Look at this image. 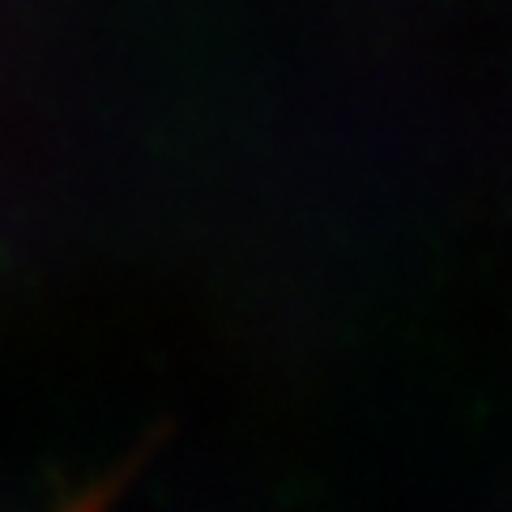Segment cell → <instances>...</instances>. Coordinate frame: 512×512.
Segmentation results:
<instances>
[{
	"label": "cell",
	"mask_w": 512,
	"mask_h": 512,
	"mask_svg": "<svg viewBox=\"0 0 512 512\" xmlns=\"http://www.w3.org/2000/svg\"><path fill=\"white\" fill-rule=\"evenodd\" d=\"M73 512H107V495H90V500L77 504Z\"/></svg>",
	"instance_id": "cell-1"
}]
</instances>
